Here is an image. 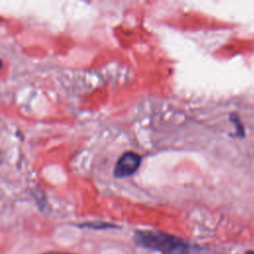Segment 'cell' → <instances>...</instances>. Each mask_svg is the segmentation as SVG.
Listing matches in <instances>:
<instances>
[{
    "label": "cell",
    "instance_id": "obj_3",
    "mask_svg": "<svg viewBox=\"0 0 254 254\" xmlns=\"http://www.w3.org/2000/svg\"><path fill=\"white\" fill-rule=\"evenodd\" d=\"M246 254H254V251H248Z\"/></svg>",
    "mask_w": 254,
    "mask_h": 254
},
{
    "label": "cell",
    "instance_id": "obj_1",
    "mask_svg": "<svg viewBox=\"0 0 254 254\" xmlns=\"http://www.w3.org/2000/svg\"><path fill=\"white\" fill-rule=\"evenodd\" d=\"M134 239L138 245L162 254H190V245L186 240L165 232L137 230Z\"/></svg>",
    "mask_w": 254,
    "mask_h": 254
},
{
    "label": "cell",
    "instance_id": "obj_2",
    "mask_svg": "<svg viewBox=\"0 0 254 254\" xmlns=\"http://www.w3.org/2000/svg\"><path fill=\"white\" fill-rule=\"evenodd\" d=\"M141 164V157L134 152H125L116 162L114 167L115 178H126L133 175Z\"/></svg>",
    "mask_w": 254,
    "mask_h": 254
}]
</instances>
